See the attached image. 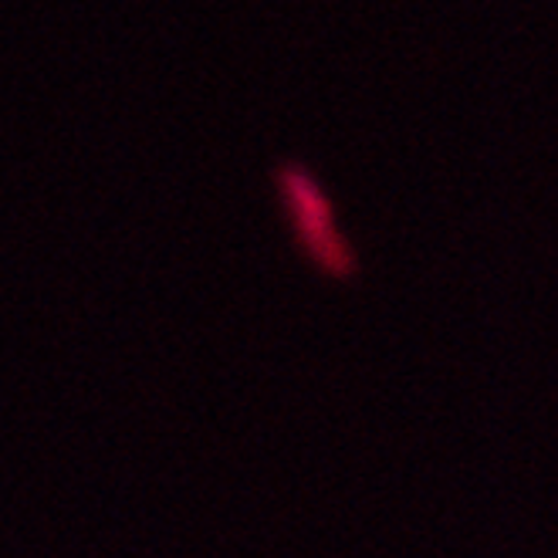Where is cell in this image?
I'll return each mask as SVG.
<instances>
[{
    "mask_svg": "<svg viewBox=\"0 0 558 558\" xmlns=\"http://www.w3.org/2000/svg\"><path fill=\"white\" fill-rule=\"evenodd\" d=\"M278 193H281V204L291 223L294 247L308 257V265L336 281L355 278L359 271L355 251L339 231L332 201L325 196L318 180L308 170H302L299 162H288L278 173Z\"/></svg>",
    "mask_w": 558,
    "mask_h": 558,
    "instance_id": "6da1fadb",
    "label": "cell"
}]
</instances>
